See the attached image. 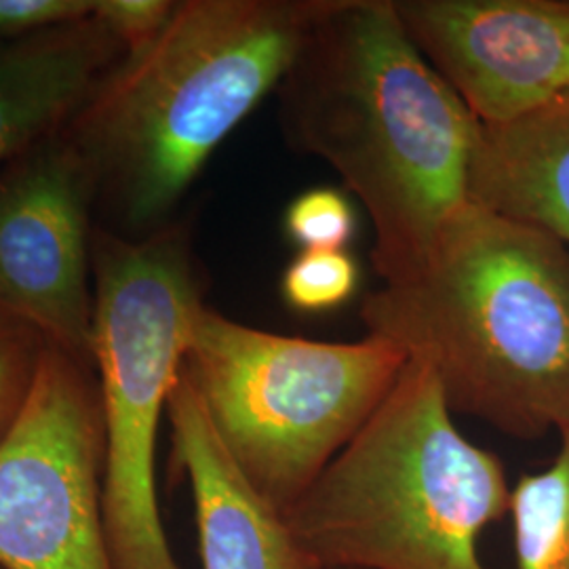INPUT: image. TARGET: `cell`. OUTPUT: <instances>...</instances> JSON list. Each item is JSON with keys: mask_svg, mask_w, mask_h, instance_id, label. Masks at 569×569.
<instances>
[{"mask_svg": "<svg viewBox=\"0 0 569 569\" xmlns=\"http://www.w3.org/2000/svg\"><path fill=\"white\" fill-rule=\"evenodd\" d=\"M277 91L287 142L323 159L366 207L378 274L413 277L468 203L477 119L395 0H326Z\"/></svg>", "mask_w": 569, "mask_h": 569, "instance_id": "1", "label": "cell"}, {"mask_svg": "<svg viewBox=\"0 0 569 569\" xmlns=\"http://www.w3.org/2000/svg\"><path fill=\"white\" fill-rule=\"evenodd\" d=\"M361 319L432 369L451 413L517 439L569 427V247L549 232L468 201Z\"/></svg>", "mask_w": 569, "mask_h": 569, "instance_id": "2", "label": "cell"}, {"mask_svg": "<svg viewBox=\"0 0 569 569\" xmlns=\"http://www.w3.org/2000/svg\"><path fill=\"white\" fill-rule=\"evenodd\" d=\"M326 0H186L96 87L66 140L131 226L163 222L283 82Z\"/></svg>", "mask_w": 569, "mask_h": 569, "instance_id": "3", "label": "cell"}, {"mask_svg": "<svg viewBox=\"0 0 569 569\" xmlns=\"http://www.w3.org/2000/svg\"><path fill=\"white\" fill-rule=\"evenodd\" d=\"M510 491L500 458L453 425L432 369L409 359L284 519L321 569H488L479 538L509 515Z\"/></svg>", "mask_w": 569, "mask_h": 569, "instance_id": "4", "label": "cell"}, {"mask_svg": "<svg viewBox=\"0 0 569 569\" xmlns=\"http://www.w3.org/2000/svg\"><path fill=\"white\" fill-rule=\"evenodd\" d=\"M407 363L406 350L385 338L279 336L203 305L183 373L232 462L284 515L363 428Z\"/></svg>", "mask_w": 569, "mask_h": 569, "instance_id": "5", "label": "cell"}, {"mask_svg": "<svg viewBox=\"0 0 569 569\" xmlns=\"http://www.w3.org/2000/svg\"><path fill=\"white\" fill-rule=\"evenodd\" d=\"M93 345L103 418L102 515L112 569H182L164 533L154 453L203 306L182 228L98 234Z\"/></svg>", "mask_w": 569, "mask_h": 569, "instance_id": "6", "label": "cell"}, {"mask_svg": "<svg viewBox=\"0 0 569 569\" xmlns=\"http://www.w3.org/2000/svg\"><path fill=\"white\" fill-rule=\"evenodd\" d=\"M102 477L100 385L87 361L47 342L28 406L0 446V568L112 569Z\"/></svg>", "mask_w": 569, "mask_h": 569, "instance_id": "7", "label": "cell"}, {"mask_svg": "<svg viewBox=\"0 0 569 569\" xmlns=\"http://www.w3.org/2000/svg\"><path fill=\"white\" fill-rule=\"evenodd\" d=\"M93 192L81 157L58 136L0 176V310L87 363L93 345L87 243Z\"/></svg>", "mask_w": 569, "mask_h": 569, "instance_id": "8", "label": "cell"}, {"mask_svg": "<svg viewBox=\"0 0 569 569\" xmlns=\"http://www.w3.org/2000/svg\"><path fill=\"white\" fill-rule=\"evenodd\" d=\"M409 39L479 122L569 96V0H395Z\"/></svg>", "mask_w": 569, "mask_h": 569, "instance_id": "9", "label": "cell"}, {"mask_svg": "<svg viewBox=\"0 0 569 569\" xmlns=\"http://www.w3.org/2000/svg\"><path fill=\"white\" fill-rule=\"evenodd\" d=\"M167 416L173 465L194 498L203 569H321L300 547L283 512L270 507L232 462L183 369Z\"/></svg>", "mask_w": 569, "mask_h": 569, "instance_id": "10", "label": "cell"}, {"mask_svg": "<svg viewBox=\"0 0 569 569\" xmlns=\"http://www.w3.org/2000/svg\"><path fill=\"white\" fill-rule=\"evenodd\" d=\"M121 44L93 16L0 51V164L58 136L112 70Z\"/></svg>", "mask_w": 569, "mask_h": 569, "instance_id": "11", "label": "cell"}, {"mask_svg": "<svg viewBox=\"0 0 569 569\" xmlns=\"http://www.w3.org/2000/svg\"><path fill=\"white\" fill-rule=\"evenodd\" d=\"M468 201L569 247V96L512 121H477Z\"/></svg>", "mask_w": 569, "mask_h": 569, "instance_id": "12", "label": "cell"}, {"mask_svg": "<svg viewBox=\"0 0 569 569\" xmlns=\"http://www.w3.org/2000/svg\"><path fill=\"white\" fill-rule=\"evenodd\" d=\"M509 515L517 569H569V427L549 467L519 477Z\"/></svg>", "mask_w": 569, "mask_h": 569, "instance_id": "13", "label": "cell"}, {"mask_svg": "<svg viewBox=\"0 0 569 569\" xmlns=\"http://www.w3.org/2000/svg\"><path fill=\"white\" fill-rule=\"evenodd\" d=\"M359 287V264L342 251H300L284 268L281 293L298 312H327L348 302Z\"/></svg>", "mask_w": 569, "mask_h": 569, "instance_id": "14", "label": "cell"}, {"mask_svg": "<svg viewBox=\"0 0 569 569\" xmlns=\"http://www.w3.org/2000/svg\"><path fill=\"white\" fill-rule=\"evenodd\" d=\"M44 348L41 331L0 310V446L28 406Z\"/></svg>", "mask_w": 569, "mask_h": 569, "instance_id": "15", "label": "cell"}, {"mask_svg": "<svg viewBox=\"0 0 569 569\" xmlns=\"http://www.w3.org/2000/svg\"><path fill=\"white\" fill-rule=\"evenodd\" d=\"M357 228L345 192L312 188L293 199L284 213L287 237L302 251H342Z\"/></svg>", "mask_w": 569, "mask_h": 569, "instance_id": "16", "label": "cell"}, {"mask_svg": "<svg viewBox=\"0 0 569 569\" xmlns=\"http://www.w3.org/2000/svg\"><path fill=\"white\" fill-rule=\"evenodd\" d=\"M173 9L169 0H96L93 18L131 53L157 39Z\"/></svg>", "mask_w": 569, "mask_h": 569, "instance_id": "17", "label": "cell"}, {"mask_svg": "<svg viewBox=\"0 0 569 569\" xmlns=\"http://www.w3.org/2000/svg\"><path fill=\"white\" fill-rule=\"evenodd\" d=\"M96 0H0V37H32L87 20Z\"/></svg>", "mask_w": 569, "mask_h": 569, "instance_id": "18", "label": "cell"}, {"mask_svg": "<svg viewBox=\"0 0 569 569\" xmlns=\"http://www.w3.org/2000/svg\"><path fill=\"white\" fill-rule=\"evenodd\" d=\"M0 569H4V568H0Z\"/></svg>", "mask_w": 569, "mask_h": 569, "instance_id": "19", "label": "cell"}]
</instances>
